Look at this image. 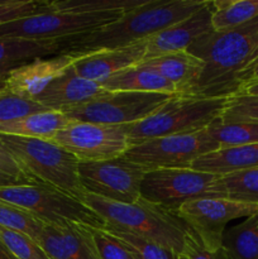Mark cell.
<instances>
[{
  "mask_svg": "<svg viewBox=\"0 0 258 259\" xmlns=\"http://www.w3.org/2000/svg\"><path fill=\"white\" fill-rule=\"evenodd\" d=\"M222 248L228 259H258V214L225 230Z\"/></svg>",
  "mask_w": 258,
  "mask_h": 259,
  "instance_id": "obj_26",
  "label": "cell"
},
{
  "mask_svg": "<svg viewBox=\"0 0 258 259\" xmlns=\"http://www.w3.org/2000/svg\"><path fill=\"white\" fill-rule=\"evenodd\" d=\"M205 4L206 0H146L110 24L56 42L60 45V53L70 55L126 47L181 22Z\"/></svg>",
  "mask_w": 258,
  "mask_h": 259,
  "instance_id": "obj_2",
  "label": "cell"
},
{
  "mask_svg": "<svg viewBox=\"0 0 258 259\" xmlns=\"http://www.w3.org/2000/svg\"><path fill=\"white\" fill-rule=\"evenodd\" d=\"M0 139L25 176L33 182L51 185L80 199L83 194L78 177V159L52 141L0 134Z\"/></svg>",
  "mask_w": 258,
  "mask_h": 259,
  "instance_id": "obj_4",
  "label": "cell"
},
{
  "mask_svg": "<svg viewBox=\"0 0 258 259\" xmlns=\"http://www.w3.org/2000/svg\"><path fill=\"white\" fill-rule=\"evenodd\" d=\"M210 7L212 30L230 29L258 18V0H214Z\"/></svg>",
  "mask_w": 258,
  "mask_h": 259,
  "instance_id": "obj_27",
  "label": "cell"
},
{
  "mask_svg": "<svg viewBox=\"0 0 258 259\" xmlns=\"http://www.w3.org/2000/svg\"><path fill=\"white\" fill-rule=\"evenodd\" d=\"M171 96L168 94L106 91L105 94L80 105L62 110L68 119L75 121L128 125L147 118L163 105Z\"/></svg>",
  "mask_w": 258,
  "mask_h": 259,
  "instance_id": "obj_8",
  "label": "cell"
},
{
  "mask_svg": "<svg viewBox=\"0 0 258 259\" xmlns=\"http://www.w3.org/2000/svg\"><path fill=\"white\" fill-rule=\"evenodd\" d=\"M222 116L258 121V96L237 95L228 99Z\"/></svg>",
  "mask_w": 258,
  "mask_h": 259,
  "instance_id": "obj_35",
  "label": "cell"
},
{
  "mask_svg": "<svg viewBox=\"0 0 258 259\" xmlns=\"http://www.w3.org/2000/svg\"><path fill=\"white\" fill-rule=\"evenodd\" d=\"M106 91L128 93H156L176 95V88L152 68L143 65L119 71L100 83Z\"/></svg>",
  "mask_w": 258,
  "mask_h": 259,
  "instance_id": "obj_21",
  "label": "cell"
},
{
  "mask_svg": "<svg viewBox=\"0 0 258 259\" xmlns=\"http://www.w3.org/2000/svg\"><path fill=\"white\" fill-rule=\"evenodd\" d=\"M228 99L174 95L154 113L124 125L131 146L167 136L196 133L223 115Z\"/></svg>",
  "mask_w": 258,
  "mask_h": 259,
  "instance_id": "obj_5",
  "label": "cell"
},
{
  "mask_svg": "<svg viewBox=\"0 0 258 259\" xmlns=\"http://www.w3.org/2000/svg\"><path fill=\"white\" fill-rule=\"evenodd\" d=\"M257 58H258V52H257ZM257 58H255V60H257Z\"/></svg>",
  "mask_w": 258,
  "mask_h": 259,
  "instance_id": "obj_43",
  "label": "cell"
},
{
  "mask_svg": "<svg viewBox=\"0 0 258 259\" xmlns=\"http://www.w3.org/2000/svg\"><path fill=\"white\" fill-rule=\"evenodd\" d=\"M209 197L258 205V167L219 176L210 186Z\"/></svg>",
  "mask_w": 258,
  "mask_h": 259,
  "instance_id": "obj_23",
  "label": "cell"
},
{
  "mask_svg": "<svg viewBox=\"0 0 258 259\" xmlns=\"http://www.w3.org/2000/svg\"><path fill=\"white\" fill-rule=\"evenodd\" d=\"M111 234L115 235L118 239H120L126 247L131 249L136 259H176L177 255L172 253L171 250L161 247L157 243L149 242V240L142 239L139 237H134L132 234L119 232H111Z\"/></svg>",
  "mask_w": 258,
  "mask_h": 259,
  "instance_id": "obj_32",
  "label": "cell"
},
{
  "mask_svg": "<svg viewBox=\"0 0 258 259\" xmlns=\"http://www.w3.org/2000/svg\"><path fill=\"white\" fill-rule=\"evenodd\" d=\"M255 167H258V143L217 149L199 157L191 168L222 176Z\"/></svg>",
  "mask_w": 258,
  "mask_h": 259,
  "instance_id": "obj_20",
  "label": "cell"
},
{
  "mask_svg": "<svg viewBox=\"0 0 258 259\" xmlns=\"http://www.w3.org/2000/svg\"><path fill=\"white\" fill-rule=\"evenodd\" d=\"M106 90L98 82L80 77L71 70L56 78L37 99L38 104L48 110L62 111L80 105L105 94Z\"/></svg>",
  "mask_w": 258,
  "mask_h": 259,
  "instance_id": "obj_18",
  "label": "cell"
},
{
  "mask_svg": "<svg viewBox=\"0 0 258 259\" xmlns=\"http://www.w3.org/2000/svg\"><path fill=\"white\" fill-rule=\"evenodd\" d=\"M148 169L124 157L99 162H78L83 191L111 201L132 204L141 199V185Z\"/></svg>",
  "mask_w": 258,
  "mask_h": 259,
  "instance_id": "obj_12",
  "label": "cell"
},
{
  "mask_svg": "<svg viewBox=\"0 0 258 259\" xmlns=\"http://www.w3.org/2000/svg\"><path fill=\"white\" fill-rule=\"evenodd\" d=\"M5 76H7V72L4 70L0 68V91L4 89V82H5Z\"/></svg>",
  "mask_w": 258,
  "mask_h": 259,
  "instance_id": "obj_42",
  "label": "cell"
},
{
  "mask_svg": "<svg viewBox=\"0 0 258 259\" xmlns=\"http://www.w3.org/2000/svg\"><path fill=\"white\" fill-rule=\"evenodd\" d=\"M73 61V55L60 53L23 63L8 71L4 89L20 98L35 101L56 78L71 70Z\"/></svg>",
  "mask_w": 258,
  "mask_h": 259,
  "instance_id": "obj_14",
  "label": "cell"
},
{
  "mask_svg": "<svg viewBox=\"0 0 258 259\" xmlns=\"http://www.w3.org/2000/svg\"><path fill=\"white\" fill-rule=\"evenodd\" d=\"M50 259H100L90 227L46 224L35 240Z\"/></svg>",
  "mask_w": 258,
  "mask_h": 259,
  "instance_id": "obj_16",
  "label": "cell"
},
{
  "mask_svg": "<svg viewBox=\"0 0 258 259\" xmlns=\"http://www.w3.org/2000/svg\"><path fill=\"white\" fill-rule=\"evenodd\" d=\"M125 12L77 13L48 10L0 24V38L29 40H61L83 34L115 22Z\"/></svg>",
  "mask_w": 258,
  "mask_h": 259,
  "instance_id": "obj_7",
  "label": "cell"
},
{
  "mask_svg": "<svg viewBox=\"0 0 258 259\" xmlns=\"http://www.w3.org/2000/svg\"><path fill=\"white\" fill-rule=\"evenodd\" d=\"M143 3L146 0H62L48 2V10L77 13L129 12Z\"/></svg>",
  "mask_w": 258,
  "mask_h": 259,
  "instance_id": "obj_29",
  "label": "cell"
},
{
  "mask_svg": "<svg viewBox=\"0 0 258 259\" xmlns=\"http://www.w3.org/2000/svg\"><path fill=\"white\" fill-rule=\"evenodd\" d=\"M218 175L194 168H161L148 171L141 185V199L175 212L190 200L209 196Z\"/></svg>",
  "mask_w": 258,
  "mask_h": 259,
  "instance_id": "obj_11",
  "label": "cell"
},
{
  "mask_svg": "<svg viewBox=\"0 0 258 259\" xmlns=\"http://www.w3.org/2000/svg\"><path fill=\"white\" fill-rule=\"evenodd\" d=\"M0 171L9 175V176L14 177V179L19 180L23 184H32L33 182L25 176L23 169L20 168V166L18 164V162L15 161L14 157L12 156V153L8 151V148L5 147V144L3 143L2 139H0Z\"/></svg>",
  "mask_w": 258,
  "mask_h": 259,
  "instance_id": "obj_37",
  "label": "cell"
},
{
  "mask_svg": "<svg viewBox=\"0 0 258 259\" xmlns=\"http://www.w3.org/2000/svg\"><path fill=\"white\" fill-rule=\"evenodd\" d=\"M60 45L55 40H29L0 38V68L8 72L27 61L48 57L60 53Z\"/></svg>",
  "mask_w": 258,
  "mask_h": 259,
  "instance_id": "obj_24",
  "label": "cell"
},
{
  "mask_svg": "<svg viewBox=\"0 0 258 259\" xmlns=\"http://www.w3.org/2000/svg\"><path fill=\"white\" fill-rule=\"evenodd\" d=\"M46 110L48 109L38 104L37 101L20 98L5 89L0 91V124L10 123L30 114Z\"/></svg>",
  "mask_w": 258,
  "mask_h": 259,
  "instance_id": "obj_30",
  "label": "cell"
},
{
  "mask_svg": "<svg viewBox=\"0 0 258 259\" xmlns=\"http://www.w3.org/2000/svg\"><path fill=\"white\" fill-rule=\"evenodd\" d=\"M239 95H249V96H258V80L250 81L245 83L244 88L242 89Z\"/></svg>",
  "mask_w": 258,
  "mask_h": 259,
  "instance_id": "obj_39",
  "label": "cell"
},
{
  "mask_svg": "<svg viewBox=\"0 0 258 259\" xmlns=\"http://www.w3.org/2000/svg\"><path fill=\"white\" fill-rule=\"evenodd\" d=\"M70 121L71 119L61 111H39L10 123L0 124V134L51 141Z\"/></svg>",
  "mask_w": 258,
  "mask_h": 259,
  "instance_id": "obj_22",
  "label": "cell"
},
{
  "mask_svg": "<svg viewBox=\"0 0 258 259\" xmlns=\"http://www.w3.org/2000/svg\"><path fill=\"white\" fill-rule=\"evenodd\" d=\"M186 51L204 62V70L181 96L230 99L239 95L244 71L257 58L258 18L230 29L211 30Z\"/></svg>",
  "mask_w": 258,
  "mask_h": 259,
  "instance_id": "obj_1",
  "label": "cell"
},
{
  "mask_svg": "<svg viewBox=\"0 0 258 259\" xmlns=\"http://www.w3.org/2000/svg\"><path fill=\"white\" fill-rule=\"evenodd\" d=\"M51 141L81 162L119 158L131 148L124 125H105L71 120Z\"/></svg>",
  "mask_w": 258,
  "mask_h": 259,
  "instance_id": "obj_13",
  "label": "cell"
},
{
  "mask_svg": "<svg viewBox=\"0 0 258 259\" xmlns=\"http://www.w3.org/2000/svg\"><path fill=\"white\" fill-rule=\"evenodd\" d=\"M243 80H244L245 83L250 82V81L258 80V58L253 61L249 65V67L244 71V75H243ZM244 88V86H243Z\"/></svg>",
  "mask_w": 258,
  "mask_h": 259,
  "instance_id": "obj_38",
  "label": "cell"
},
{
  "mask_svg": "<svg viewBox=\"0 0 258 259\" xmlns=\"http://www.w3.org/2000/svg\"><path fill=\"white\" fill-rule=\"evenodd\" d=\"M90 230L100 259H136L131 249L110 232L91 227Z\"/></svg>",
  "mask_w": 258,
  "mask_h": 259,
  "instance_id": "obj_33",
  "label": "cell"
},
{
  "mask_svg": "<svg viewBox=\"0 0 258 259\" xmlns=\"http://www.w3.org/2000/svg\"><path fill=\"white\" fill-rule=\"evenodd\" d=\"M23 182H20L19 180L14 179V177L9 176V175L4 174V172L0 171V187L5 186H13V185H22Z\"/></svg>",
  "mask_w": 258,
  "mask_h": 259,
  "instance_id": "obj_40",
  "label": "cell"
},
{
  "mask_svg": "<svg viewBox=\"0 0 258 259\" xmlns=\"http://www.w3.org/2000/svg\"><path fill=\"white\" fill-rule=\"evenodd\" d=\"M211 30V7L206 0V4L194 14L147 38L143 61L186 51L197 38Z\"/></svg>",
  "mask_w": 258,
  "mask_h": 259,
  "instance_id": "obj_15",
  "label": "cell"
},
{
  "mask_svg": "<svg viewBox=\"0 0 258 259\" xmlns=\"http://www.w3.org/2000/svg\"><path fill=\"white\" fill-rule=\"evenodd\" d=\"M0 201L27 210L46 224L105 228L103 219L80 200L42 182L0 187Z\"/></svg>",
  "mask_w": 258,
  "mask_h": 259,
  "instance_id": "obj_6",
  "label": "cell"
},
{
  "mask_svg": "<svg viewBox=\"0 0 258 259\" xmlns=\"http://www.w3.org/2000/svg\"><path fill=\"white\" fill-rule=\"evenodd\" d=\"M0 259H17L2 240H0Z\"/></svg>",
  "mask_w": 258,
  "mask_h": 259,
  "instance_id": "obj_41",
  "label": "cell"
},
{
  "mask_svg": "<svg viewBox=\"0 0 258 259\" xmlns=\"http://www.w3.org/2000/svg\"><path fill=\"white\" fill-rule=\"evenodd\" d=\"M144 55L146 39L115 50H103L88 55H73L75 61L72 63V71L80 77L101 83L119 71L143 62Z\"/></svg>",
  "mask_w": 258,
  "mask_h": 259,
  "instance_id": "obj_17",
  "label": "cell"
},
{
  "mask_svg": "<svg viewBox=\"0 0 258 259\" xmlns=\"http://www.w3.org/2000/svg\"><path fill=\"white\" fill-rule=\"evenodd\" d=\"M43 227L45 223L27 210L0 201V228L24 234L35 242Z\"/></svg>",
  "mask_w": 258,
  "mask_h": 259,
  "instance_id": "obj_28",
  "label": "cell"
},
{
  "mask_svg": "<svg viewBox=\"0 0 258 259\" xmlns=\"http://www.w3.org/2000/svg\"><path fill=\"white\" fill-rule=\"evenodd\" d=\"M0 240L17 259H50L34 240L24 234L0 228Z\"/></svg>",
  "mask_w": 258,
  "mask_h": 259,
  "instance_id": "obj_31",
  "label": "cell"
},
{
  "mask_svg": "<svg viewBox=\"0 0 258 259\" xmlns=\"http://www.w3.org/2000/svg\"><path fill=\"white\" fill-rule=\"evenodd\" d=\"M45 12H48V2L4 0L0 2V24Z\"/></svg>",
  "mask_w": 258,
  "mask_h": 259,
  "instance_id": "obj_34",
  "label": "cell"
},
{
  "mask_svg": "<svg viewBox=\"0 0 258 259\" xmlns=\"http://www.w3.org/2000/svg\"><path fill=\"white\" fill-rule=\"evenodd\" d=\"M141 65L152 68L176 88V95H185L204 70V62L187 51L168 53Z\"/></svg>",
  "mask_w": 258,
  "mask_h": 259,
  "instance_id": "obj_19",
  "label": "cell"
},
{
  "mask_svg": "<svg viewBox=\"0 0 258 259\" xmlns=\"http://www.w3.org/2000/svg\"><path fill=\"white\" fill-rule=\"evenodd\" d=\"M258 214V205L233 201L222 197H197L185 202L176 212L177 218L210 250L222 248L225 225L240 218Z\"/></svg>",
  "mask_w": 258,
  "mask_h": 259,
  "instance_id": "obj_10",
  "label": "cell"
},
{
  "mask_svg": "<svg viewBox=\"0 0 258 259\" xmlns=\"http://www.w3.org/2000/svg\"><path fill=\"white\" fill-rule=\"evenodd\" d=\"M78 200L103 219L105 230L157 243L176 255L182 249L187 227L176 215L157 205L143 199L132 204L111 201L89 192H83Z\"/></svg>",
  "mask_w": 258,
  "mask_h": 259,
  "instance_id": "obj_3",
  "label": "cell"
},
{
  "mask_svg": "<svg viewBox=\"0 0 258 259\" xmlns=\"http://www.w3.org/2000/svg\"><path fill=\"white\" fill-rule=\"evenodd\" d=\"M176 259H228L223 248L217 250H210L204 247L199 238L187 229L185 235V242L182 249L177 254Z\"/></svg>",
  "mask_w": 258,
  "mask_h": 259,
  "instance_id": "obj_36",
  "label": "cell"
},
{
  "mask_svg": "<svg viewBox=\"0 0 258 259\" xmlns=\"http://www.w3.org/2000/svg\"><path fill=\"white\" fill-rule=\"evenodd\" d=\"M219 149L258 143V121L219 116L204 129Z\"/></svg>",
  "mask_w": 258,
  "mask_h": 259,
  "instance_id": "obj_25",
  "label": "cell"
},
{
  "mask_svg": "<svg viewBox=\"0 0 258 259\" xmlns=\"http://www.w3.org/2000/svg\"><path fill=\"white\" fill-rule=\"evenodd\" d=\"M219 149L205 131L149 139L131 146L124 158L148 171L161 168H191L199 157Z\"/></svg>",
  "mask_w": 258,
  "mask_h": 259,
  "instance_id": "obj_9",
  "label": "cell"
}]
</instances>
